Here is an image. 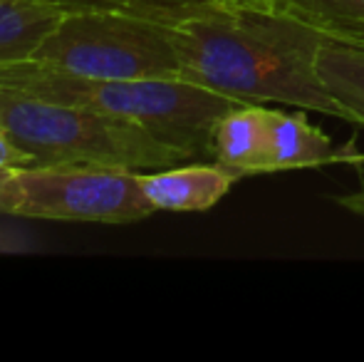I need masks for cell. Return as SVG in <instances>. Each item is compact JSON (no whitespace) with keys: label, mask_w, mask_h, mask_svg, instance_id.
I'll return each instance as SVG.
<instances>
[{"label":"cell","mask_w":364,"mask_h":362,"mask_svg":"<svg viewBox=\"0 0 364 362\" xmlns=\"http://www.w3.org/2000/svg\"><path fill=\"white\" fill-rule=\"evenodd\" d=\"M193 80L245 105H292L352 124L317 75V50L327 35L275 10L218 5L161 23Z\"/></svg>","instance_id":"6da1fadb"},{"label":"cell","mask_w":364,"mask_h":362,"mask_svg":"<svg viewBox=\"0 0 364 362\" xmlns=\"http://www.w3.org/2000/svg\"><path fill=\"white\" fill-rule=\"evenodd\" d=\"M0 85L43 100L80 105L139 122L164 142L181 147L193 156H208L216 122L235 105H243L186 78L90 80L33 60L0 70Z\"/></svg>","instance_id":"7a4b0ae2"},{"label":"cell","mask_w":364,"mask_h":362,"mask_svg":"<svg viewBox=\"0 0 364 362\" xmlns=\"http://www.w3.org/2000/svg\"><path fill=\"white\" fill-rule=\"evenodd\" d=\"M0 124L33 164L151 171L193 159L124 117L43 100L0 85Z\"/></svg>","instance_id":"3957f363"},{"label":"cell","mask_w":364,"mask_h":362,"mask_svg":"<svg viewBox=\"0 0 364 362\" xmlns=\"http://www.w3.org/2000/svg\"><path fill=\"white\" fill-rule=\"evenodd\" d=\"M30 60L90 80L181 78L166 28L112 5L68 10Z\"/></svg>","instance_id":"277c9868"},{"label":"cell","mask_w":364,"mask_h":362,"mask_svg":"<svg viewBox=\"0 0 364 362\" xmlns=\"http://www.w3.org/2000/svg\"><path fill=\"white\" fill-rule=\"evenodd\" d=\"M139 174L75 164L15 166L0 188V211L33 221L124 226L156 211L141 188Z\"/></svg>","instance_id":"5b68a950"},{"label":"cell","mask_w":364,"mask_h":362,"mask_svg":"<svg viewBox=\"0 0 364 362\" xmlns=\"http://www.w3.org/2000/svg\"><path fill=\"white\" fill-rule=\"evenodd\" d=\"M355 159V151H335L332 139L322 129L307 122L305 115L288 112H268V132H265L263 174L292 169H317L325 164H345Z\"/></svg>","instance_id":"8992f818"},{"label":"cell","mask_w":364,"mask_h":362,"mask_svg":"<svg viewBox=\"0 0 364 362\" xmlns=\"http://www.w3.org/2000/svg\"><path fill=\"white\" fill-rule=\"evenodd\" d=\"M156 211H208L230 191L238 176L220 164H186L139 174Z\"/></svg>","instance_id":"52a82bcc"},{"label":"cell","mask_w":364,"mask_h":362,"mask_svg":"<svg viewBox=\"0 0 364 362\" xmlns=\"http://www.w3.org/2000/svg\"><path fill=\"white\" fill-rule=\"evenodd\" d=\"M268 112L270 107L245 105V102L228 110L211 132L208 156L233 171L238 179L263 174Z\"/></svg>","instance_id":"ba28073f"},{"label":"cell","mask_w":364,"mask_h":362,"mask_svg":"<svg viewBox=\"0 0 364 362\" xmlns=\"http://www.w3.org/2000/svg\"><path fill=\"white\" fill-rule=\"evenodd\" d=\"M65 13L45 0H0V70L33 58Z\"/></svg>","instance_id":"9c48e42d"},{"label":"cell","mask_w":364,"mask_h":362,"mask_svg":"<svg viewBox=\"0 0 364 362\" xmlns=\"http://www.w3.org/2000/svg\"><path fill=\"white\" fill-rule=\"evenodd\" d=\"M315 65L327 95L350 115L352 124L364 127V43L327 38Z\"/></svg>","instance_id":"30bf717a"},{"label":"cell","mask_w":364,"mask_h":362,"mask_svg":"<svg viewBox=\"0 0 364 362\" xmlns=\"http://www.w3.org/2000/svg\"><path fill=\"white\" fill-rule=\"evenodd\" d=\"M275 13L332 40L364 43V0H275Z\"/></svg>","instance_id":"8fae6325"},{"label":"cell","mask_w":364,"mask_h":362,"mask_svg":"<svg viewBox=\"0 0 364 362\" xmlns=\"http://www.w3.org/2000/svg\"><path fill=\"white\" fill-rule=\"evenodd\" d=\"M3 218V213H0ZM38 248L35 236L23 226L0 221V253H30Z\"/></svg>","instance_id":"7c38bea8"},{"label":"cell","mask_w":364,"mask_h":362,"mask_svg":"<svg viewBox=\"0 0 364 362\" xmlns=\"http://www.w3.org/2000/svg\"><path fill=\"white\" fill-rule=\"evenodd\" d=\"M33 159L10 139V134L5 132V127L0 124V166L5 169H15V166H30Z\"/></svg>","instance_id":"4fadbf2b"},{"label":"cell","mask_w":364,"mask_h":362,"mask_svg":"<svg viewBox=\"0 0 364 362\" xmlns=\"http://www.w3.org/2000/svg\"><path fill=\"white\" fill-rule=\"evenodd\" d=\"M357 161H364V154H355L352 164H357ZM362 171H364V166H362ZM335 203L345 208V211H350V213H355V216L364 218V188H362V191H352V193H342V196H335Z\"/></svg>","instance_id":"5bb4252c"},{"label":"cell","mask_w":364,"mask_h":362,"mask_svg":"<svg viewBox=\"0 0 364 362\" xmlns=\"http://www.w3.org/2000/svg\"><path fill=\"white\" fill-rule=\"evenodd\" d=\"M211 3L233 10H275V0H211Z\"/></svg>","instance_id":"9a60e30c"},{"label":"cell","mask_w":364,"mask_h":362,"mask_svg":"<svg viewBox=\"0 0 364 362\" xmlns=\"http://www.w3.org/2000/svg\"><path fill=\"white\" fill-rule=\"evenodd\" d=\"M50 5H58L63 10H77V8H95V5H102L105 0H45Z\"/></svg>","instance_id":"2e32d148"},{"label":"cell","mask_w":364,"mask_h":362,"mask_svg":"<svg viewBox=\"0 0 364 362\" xmlns=\"http://www.w3.org/2000/svg\"><path fill=\"white\" fill-rule=\"evenodd\" d=\"M8 171L10 169H5V166H0V188H3V181H5V176H8ZM3 213V211H0Z\"/></svg>","instance_id":"e0dca14e"}]
</instances>
